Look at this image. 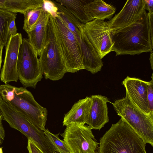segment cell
<instances>
[{
	"label": "cell",
	"instance_id": "1",
	"mask_svg": "<svg viewBox=\"0 0 153 153\" xmlns=\"http://www.w3.org/2000/svg\"><path fill=\"white\" fill-rule=\"evenodd\" d=\"M111 37L113 43L112 51L115 52L116 56L134 55L151 52L153 43L151 39L146 10L135 22L112 32Z\"/></svg>",
	"mask_w": 153,
	"mask_h": 153
},
{
	"label": "cell",
	"instance_id": "2",
	"mask_svg": "<svg viewBox=\"0 0 153 153\" xmlns=\"http://www.w3.org/2000/svg\"><path fill=\"white\" fill-rule=\"evenodd\" d=\"M98 153H147L146 143L122 118L100 140Z\"/></svg>",
	"mask_w": 153,
	"mask_h": 153
},
{
	"label": "cell",
	"instance_id": "3",
	"mask_svg": "<svg viewBox=\"0 0 153 153\" xmlns=\"http://www.w3.org/2000/svg\"><path fill=\"white\" fill-rule=\"evenodd\" d=\"M0 95L3 101L15 108L38 129L45 131L47 109L39 104L26 88L9 83L2 84L0 85Z\"/></svg>",
	"mask_w": 153,
	"mask_h": 153
},
{
	"label": "cell",
	"instance_id": "4",
	"mask_svg": "<svg viewBox=\"0 0 153 153\" xmlns=\"http://www.w3.org/2000/svg\"><path fill=\"white\" fill-rule=\"evenodd\" d=\"M46 41L39 58L42 74L46 79L55 81L66 73L63 56L54 28V19L50 14Z\"/></svg>",
	"mask_w": 153,
	"mask_h": 153
},
{
	"label": "cell",
	"instance_id": "5",
	"mask_svg": "<svg viewBox=\"0 0 153 153\" xmlns=\"http://www.w3.org/2000/svg\"><path fill=\"white\" fill-rule=\"evenodd\" d=\"M117 114L142 139L153 146V114H146L130 101L126 96L112 103Z\"/></svg>",
	"mask_w": 153,
	"mask_h": 153
},
{
	"label": "cell",
	"instance_id": "6",
	"mask_svg": "<svg viewBox=\"0 0 153 153\" xmlns=\"http://www.w3.org/2000/svg\"><path fill=\"white\" fill-rule=\"evenodd\" d=\"M0 111L3 120L11 127L18 130L27 139L34 142L44 153H55L44 131L38 129L15 108L2 100L0 102Z\"/></svg>",
	"mask_w": 153,
	"mask_h": 153
},
{
	"label": "cell",
	"instance_id": "7",
	"mask_svg": "<svg viewBox=\"0 0 153 153\" xmlns=\"http://www.w3.org/2000/svg\"><path fill=\"white\" fill-rule=\"evenodd\" d=\"M56 35L63 56L66 73L84 69L79 43L58 15L53 17Z\"/></svg>",
	"mask_w": 153,
	"mask_h": 153
},
{
	"label": "cell",
	"instance_id": "8",
	"mask_svg": "<svg viewBox=\"0 0 153 153\" xmlns=\"http://www.w3.org/2000/svg\"><path fill=\"white\" fill-rule=\"evenodd\" d=\"M18 79L25 88H35L42 78L39 58L28 39H23L17 59Z\"/></svg>",
	"mask_w": 153,
	"mask_h": 153
},
{
	"label": "cell",
	"instance_id": "9",
	"mask_svg": "<svg viewBox=\"0 0 153 153\" xmlns=\"http://www.w3.org/2000/svg\"><path fill=\"white\" fill-rule=\"evenodd\" d=\"M92 129L85 124L73 123L67 126L60 134L70 153H98L99 143Z\"/></svg>",
	"mask_w": 153,
	"mask_h": 153
},
{
	"label": "cell",
	"instance_id": "10",
	"mask_svg": "<svg viewBox=\"0 0 153 153\" xmlns=\"http://www.w3.org/2000/svg\"><path fill=\"white\" fill-rule=\"evenodd\" d=\"M84 30L101 59L112 51V31L107 22L95 19L84 24Z\"/></svg>",
	"mask_w": 153,
	"mask_h": 153
},
{
	"label": "cell",
	"instance_id": "11",
	"mask_svg": "<svg viewBox=\"0 0 153 153\" xmlns=\"http://www.w3.org/2000/svg\"><path fill=\"white\" fill-rule=\"evenodd\" d=\"M20 33L11 36L6 46L4 62L0 74L1 81L4 84L17 82L18 79L17 65L19 50L22 41Z\"/></svg>",
	"mask_w": 153,
	"mask_h": 153
},
{
	"label": "cell",
	"instance_id": "12",
	"mask_svg": "<svg viewBox=\"0 0 153 153\" xmlns=\"http://www.w3.org/2000/svg\"><path fill=\"white\" fill-rule=\"evenodd\" d=\"M144 0H127L121 10L107 22L112 32L138 20L145 10Z\"/></svg>",
	"mask_w": 153,
	"mask_h": 153
},
{
	"label": "cell",
	"instance_id": "13",
	"mask_svg": "<svg viewBox=\"0 0 153 153\" xmlns=\"http://www.w3.org/2000/svg\"><path fill=\"white\" fill-rule=\"evenodd\" d=\"M122 85L125 88L126 96L134 105L146 114H153L149 110L147 99L148 82L127 76Z\"/></svg>",
	"mask_w": 153,
	"mask_h": 153
},
{
	"label": "cell",
	"instance_id": "14",
	"mask_svg": "<svg viewBox=\"0 0 153 153\" xmlns=\"http://www.w3.org/2000/svg\"><path fill=\"white\" fill-rule=\"evenodd\" d=\"M91 104L86 124L92 129L100 130L109 122L108 98L100 95L91 96Z\"/></svg>",
	"mask_w": 153,
	"mask_h": 153
},
{
	"label": "cell",
	"instance_id": "15",
	"mask_svg": "<svg viewBox=\"0 0 153 153\" xmlns=\"http://www.w3.org/2000/svg\"><path fill=\"white\" fill-rule=\"evenodd\" d=\"M84 69L95 74L101 70L103 62L84 30L79 42Z\"/></svg>",
	"mask_w": 153,
	"mask_h": 153
},
{
	"label": "cell",
	"instance_id": "16",
	"mask_svg": "<svg viewBox=\"0 0 153 153\" xmlns=\"http://www.w3.org/2000/svg\"><path fill=\"white\" fill-rule=\"evenodd\" d=\"M49 19V13L44 10L36 25L27 33L29 41L38 56H40L46 41Z\"/></svg>",
	"mask_w": 153,
	"mask_h": 153
},
{
	"label": "cell",
	"instance_id": "17",
	"mask_svg": "<svg viewBox=\"0 0 153 153\" xmlns=\"http://www.w3.org/2000/svg\"><path fill=\"white\" fill-rule=\"evenodd\" d=\"M91 104L90 97L80 99L75 102L70 110L65 114L63 126H67L73 123L86 124Z\"/></svg>",
	"mask_w": 153,
	"mask_h": 153
},
{
	"label": "cell",
	"instance_id": "18",
	"mask_svg": "<svg viewBox=\"0 0 153 153\" xmlns=\"http://www.w3.org/2000/svg\"><path fill=\"white\" fill-rule=\"evenodd\" d=\"M116 8L102 0H91L85 6V11L91 20L95 19H111L116 11Z\"/></svg>",
	"mask_w": 153,
	"mask_h": 153
},
{
	"label": "cell",
	"instance_id": "19",
	"mask_svg": "<svg viewBox=\"0 0 153 153\" xmlns=\"http://www.w3.org/2000/svg\"><path fill=\"white\" fill-rule=\"evenodd\" d=\"M57 8L56 13L62 19L67 27L79 41L84 24L81 23L64 6L52 0Z\"/></svg>",
	"mask_w": 153,
	"mask_h": 153
},
{
	"label": "cell",
	"instance_id": "20",
	"mask_svg": "<svg viewBox=\"0 0 153 153\" xmlns=\"http://www.w3.org/2000/svg\"><path fill=\"white\" fill-rule=\"evenodd\" d=\"M43 5V0H1L0 8L24 14L29 9Z\"/></svg>",
	"mask_w": 153,
	"mask_h": 153
},
{
	"label": "cell",
	"instance_id": "21",
	"mask_svg": "<svg viewBox=\"0 0 153 153\" xmlns=\"http://www.w3.org/2000/svg\"><path fill=\"white\" fill-rule=\"evenodd\" d=\"M64 6L81 23L85 24L92 21L85 11V6L91 0H55Z\"/></svg>",
	"mask_w": 153,
	"mask_h": 153
},
{
	"label": "cell",
	"instance_id": "22",
	"mask_svg": "<svg viewBox=\"0 0 153 153\" xmlns=\"http://www.w3.org/2000/svg\"><path fill=\"white\" fill-rule=\"evenodd\" d=\"M17 14L6 10L0 8V31L4 41V45L8 42V30L11 21L16 18Z\"/></svg>",
	"mask_w": 153,
	"mask_h": 153
},
{
	"label": "cell",
	"instance_id": "23",
	"mask_svg": "<svg viewBox=\"0 0 153 153\" xmlns=\"http://www.w3.org/2000/svg\"><path fill=\"white\" fill-rule=\"evenodd\" d=\"M44 10L43 6L39 7L29 9L24 14V19L23 29L27 33L33 28Z\"/></svg>",
	"mask_w": 153,
	"mask_h": 153
},
{
	"label": "cell",
	"instance_id": "24",
	"mask_svg": "<svg viewBox=\"0 0 153 153\" xmlns=\"http://www.w3.org/2000/svg\"><path fill=\"white\" fill-rule=\"evenodd\" d=\"M44 134L53 147L55 152L58 153H70L68 147L64 140L59 139V133L54 134L48 129L44 131Z\"/></svg>",
	"mask_w": 153,
	"mask_h": 153
},
{
	"label": "cell",
	"instance_id": "25",
	"mask_svg": "<svg viewBox=\"0 0 153 153\" xmlns=\"http://www.w3.org/2000/svg\"><path fill=\"white\" fill-rule=\"evenodd\" d=\"M153 75L151 76L152 79L148 82L147 89V99L149 110L153 113Z\"/></svg>",
	"mask_w": 153,
	"mask_h": 153
},
{
	"label": "cell",
	"instance_id": "26",
	"mask_svg": "<svg viewBox=\"0 0 153 153\" xmlns=\"http://www.w3.org/2000/svg\"><path fill=\"white\" fill-rule=\"evenodd\" d=\"M43 7L44 10L47 11L53 17L57 16V8L52 0H43Z\"/></svg>",
	"mask_w": 153,
	"mask_h": 153
},
{
	"label": "cell",
	"instance_id": "27",
	"mask_svg": "<svg viewBox=\"0 0 153 153\" xmlns=\"http://www.w3.org/2000/svg\"><path fill=\"white\" fill-rule=\"evenodd\" d=\"M27 148L29 153H44L34 142L27 139Z\"/></svg>",
	"mask_w": 153,
	"mask_h": 153
},
{
	"label": "cell",
	"instance_id": "28",
	"mask_svg": "<svg viewBox=\"0 0 153 153\" xmlns=\"http://www.w3.org/2000/svg\"><path fill=\"white\" fill-rule=\"evenodd\" d=\"M15 19H13L10 23L8 30V40L11 36L15 35L17 34V29L15 22Z\"/></svg>",
	"mask_w": 153,
	"mask_h": 153
},
{
	"label": "cell",
	"instance_id": "29",
	"mask_svg": "<svg viewBox=\"0 0 153 153\" xmlns=\"http://www.w3.org/2000/svg\"><path fill=\"white\" fill-rule=\"evenodd\" d=\"M2 120L3 116L0 111V146L2 143L5 137V131L2 123Z\"/></svg>",
	"mask_w": 153,
	"mask_h": 153
},
{
	"label": "cell",
	"instance_id": "30",
	"mask_svg": "<svg viewBox=\"0 0 153 153\" xmlns=\"http://www.w3.org/2000/svg\"><path fill=\"white\" fill-rule=\"evenodd\" d=\"M148 20L149 24V29L150 33V37L151 41L153 43V14H151L149 13H147Z\"/></svg>",
	"mask_w": 153,
	"mask_h": 153
},
{
	"label": "cell",
	"instance_id": "31",
	"mask_svg": "<svg viewBox=\"0 0 153 153\" xmlns=\"http://www.w3.org/2000/svg\"><path fill=\"white\" fill-rule=\"evenodd\" d=\"M145 1V10H148L149 13L153 14V0H144Z\"/></svg>",
	"mask_w": 153,
	"mask_h": 153
},
{
	"label": "cell",
	"instance_id": "32",
	"mask_svg": "<svg viewBox=\"0 0 153 153\" xmlns=\"http://www.w3.org/2000/svg\"><path fill=\"white\" fill-rule=\"evenodd\" d=\"M4 46V45L2 43L0 42V74L1 67L2 61V55L3 49Z\"/></svg>",
	"mask_w": 153,
	"mask_h": 153
},
{
	"label": "cell",
	"instance_id": "33",
	"mask_svg": "<svg viewBox=\"0 0 153 153\" xmlns=\"http://www.w3.org/2000/svg\"><path fill=\"white\" fill-rule=\"evenodd\" d=\"M149 60L151 64V69H153V51H151V53L149 58Z\"/></svg>",
	"mask_w": 153,
	"mask_h": 153
},
{
	"label": "cell",
	"instance_id": "34",
	"mask_svg": "<svg viewBox=\"0 0 153 153\" xmlns=\"http://www.w3.org/2000/svg\"><path fill=\"white\" fill-rule=\"evenodd\" d=\"M0 42L2 43L4 45V42L2 36L0 31ZM5 46V45H4Z\"/></svg>",
	"mask_w": 153,
	"mask_h": 153
},
{
	"label": "cell",
	"instance_id": "35",
	"mask_svg": "<svg viewBox=\"0 0 153 153\" xmlns=\"http://www.w3.org/2000/svg\"><path fill=\"white\" fill-rule=\"evenodd\" d=\"M0 153H3L2 147H0Z\"/></svg>",
	"mask_w": 153,
	"mask_h": 153
},
{
	"label": "cell",
	"instance_id": "36",
	"mask_svg": "<svg viewBox=\"0 0 153 153\" xmlns=\"http://www.w3.org/2000/svg\"><path fill=\"white\" fill-rule=\"evenodd\" d=\"M2 100V99L1 98V95H0V102H1V101Z\"/></svg>",
	"mask_w": 153,
	"mask_h": 153
},
{
	"label": "cell",
	"instance_id": "37",
	"mask_svg": "<svg viewBox=\"0 0 153 153\" xmlns=\"http://www.w3.org/2000/svg\"><path fill=\"white\" fill-rule=\"evenodd\" d=\"M55 153H58V152H55Z\"/></svg>",
	"mask_w": 153,
	"mask_h": 153
}]
</instances>
